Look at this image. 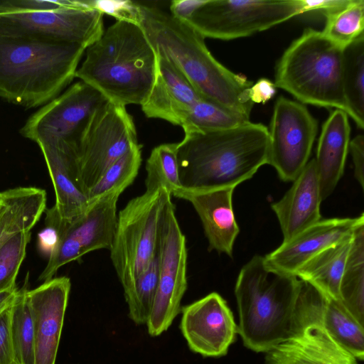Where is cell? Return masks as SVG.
<instances>
[{
  "instance_id": "7",
  "label": "cell",
  "mask_w": 364,
  "mask_h": 364,
  "mask_svg": "<svg viewBox=\"0 0 364 364\" xmlns=\"http://www.w3.org/2000/svg\"><path fill=\"white\" fill-rule=\"evenodd\" d=\"M171 195L164 188L146 189L117 215L110 258L123 289L149 267L158 253L160 229Z\"/></svg>"
},
{
  "instance_id": "35",
  "label": "cell",
  "mask_w": 364,
  "mask_h": 364,
  "mask_svg": "<svg viewBox=\"0 0 364 364\" xmlns=\"http://www.w3.org/2000/svg\"><path fill=\"white\" fill-rule=\"evenodd\" d=\"M31 235V230L16 232L0 247V292L16 289V279Z\"/></svg>"
},
{
  "instance_id": "13",
  "label": "cell",
  "mask_w": 364,
  "mask_h": 364,
  "mask_svg": "<svg viewBox=\"0 0 364 364\" xmlns=\"http://www.w3.org/2000/svg\"><path fill=\"white\" fill-rule=\"evenodd\" d=\"M107 100L100 92L80 80L32 114L20 133L38 145L64 142L76 148L85 125Z\"/></svg>"
},
{
  "instance_id": "23",
  "label": "cell",
  "mask_w": 364,
  "mask_h": 364,
  "mask_svg": "<svg viewBox=\"0 0 364 364\" xmlns=\"http://www.w3.org/2000/svg\"><path fill=\"white\" fill-rule=\"evenodd\" d=\"M348 114L335 109L323 124L315 160L323 200L333 192L344 171L350 141Z\"/></svg>"
},
{
  "instance_id": "30",
  "label": "cell",
  "mask_w": 364,
  "mask_h": 364,
  "mask_svg": "<svg viewBox=\"0 0 364 364\" xmlns=\"http://www.w3.org/2000/svg\"><path fill=\"white\" fill-rule=\"evenodd\" d=\"M325 16L326 23L321 33L343 50L364 34L363 0H350L343 8Z\"/></svg>"
},
{
  "instance_id": "20",
  "label": "cell",
  "mask_w": 364,
  "mask_h": 364,
  "mask_svg": "<svg viewBox=\"0 0 364 364\" xmlns=\"http://www.w3.org/2000/svg\"><path fill=\"white\" fill-rule=\"evenodd\" d=\"M234 188L209 190L181 188L173 196L191 203L198 215L210 250L232 255L235 240L240 232L232 204Z\"/></svg>"
},
{
  "instance_id": "29",
  "label": "cell",
  "mask_w": 364,
  "mask_h": 364,
  "mask_svg": "<svg viewBox=\"0 0 364 364\" xmlns=\"http://www.w3.org/2000/svg\"><path fill=\"white\" fill-rule=\"evenodd\" d=\"M26 286L18 289L11 304V334L15 364H35L34 331Z\"/></svg>"
},
{
  "instance_id": "19",
  "label": "cell",
  "mask_w": 364,
  "mask_h": 364,
  "mask_svg": "<svg viewBox=\"0 0 364 364\" xmlns=\"http://www.w3.org/2000/svg\"><path fill=\"white\" fill-rule=\"evenodd\" d=\"M200 97L168 60L156 55L154 82L141 105L146 117L161 119L181 127L191 109Z\"/></svg>"
},
{
  "instance_id": "26",
  "label": "cell",
  "mask_w": 364,
  "mask_h": 364,
  "mask_svg": "<svg viewBox=\"0 0 364 364\" xmlns=\"http://www.w3.org/2000/svg\"><path fill=\"white\" fill-rule=\"evenodd\" d=\"M318 317L328 335L357 360L364 358V326L340 300L323 294Z\"/></svg>"
},
{
  "instance_id": "10",
  "label": "cell",
  "mask_w": 364,
  "mask_h": 364,
  "mask_svg": "<svg viewBox=\"0 0 364 364\" xmlns=\"http://www.w3.org/2000/svg\"><path fill=\"white\" fill-rule=\"evenodd\" d=\"M299 280L296 329L291 337L265 353L266 364H358L321 325L318 311L323 294Z\"/></svg>"
},
{
  "instance_id": "36",
  "label": "cell",
  "mask_w": 364,
  "mask_h": 364,
  "mask_svg": "<svg viewBox=\"0 0 364 364\" xmlns=\"http://www.w3.org/2000/svg\"><path fill=\"white\" fill-rule=\"evenodd\" d=\"M45 211V227L38 234L37 247L48 259L58 247L69 222L61 218L54 205Z\"/></svg>"
},
{
  "instance_id": "18",
  "label": "cell",
  "mask_w": 364,
  "mask_h": 364,
  "mask_svg": "<svg viewBox=\"0 0 364 364\" xmlns=\"http://www.w3.org/2000/svg\"><path fill=\"white\" fill-rule=\"evenodd\" d=\"M364 225V214L355 218L321 220L264 257L267 264L280 272L293 274L309 259L352 234Z\"/></svg>"
},
{
  "instance_id": "27",
  "label": "cell",
  "mask_w": 364,
  "mask_h": 364,
  "mask_svg": "<svg viewBox=\"0 0 364 364\" xmlns=\"http://www.w3.org/2000/svg\"><path fill=\"white\" fill-rule=\"evenodd\" d=\"M340 301L364 326V225L354 232L339 287Z\"/></svg>"
},
{
  "instance_id": "22",
  "label": "cell",
  "mask_w": 364,
  "mask_h": 364,
  "mask_svg": "<svg viewBox=\"0 0 364 364\" xmlns=\"http://www.w3.org/2000/svg\"><path fill=\"white\" fill-rule=\"evenodd\" d=\"M38 146L53 185L54 206L61 218L72 222L82 216L89 206L80 184L76 149L64 142Z\"/></svg>"
},
{
  "instance_id": "42",
  "label": "cell",
  "mask_w": 364,
  "mask_h": 364,
  "mask_svg": "<svg viewBox=\"0 0 364 364\" xmlns=\"http://www.w3.org/2000/svg\"><path fill=\"white\" fill-rule=\"evenodd\" d=\"M276 93V87L272 81L261 78L250 87V100L252 103L264 104Z\"/></svg>"
},
{
  "instance_id": "17",
  "label": "cell",
  "mask_w": 364,
  "mask_h": 364,
  "mask_svg": "<svg viewBox=\"0 0 364 364\" xmlns=\"http://www.w3.org/2000/svg\"><path fill=\"white\" fill-rule=\"evenodd\" d=\"M70 288V279L60 277L26 291L34 331L35 364H55Z\"/></svg>"
},
{
  "instance_id": "21",
  "label": "cell",
  "mask_w": 364,
  "mask_h": 364,
  "mask_svg": "<svg viewBox=\"0 0 364 364\" xmlns=\"http://www.w3.org/2000/svg\"><path fill=\"white\" fill-rule=\"evenodd\" d=\"M284 196L272 205L287 241L321 220L322 198L314 159L293 181Z\"/></svg>"
},
{
  "instance_id": "4",
  "label": "cell",
  "mask_w": 364,
  "mask_h": 364,
  "mask_svg": "<svg viewBox=\"0 0 364 364\" xmlns=\"http://www.w3.org/2000/svg\"><path fill=\"white\" fill-rule=\"evenodd\" d=\"M300 280L254 256L240 269L235 287L239 313L237 333L244 345L267 353L291 337L297 323Z\"/></svg>"
},
{
  "instance_id": "43",
  "label": "cell",
  "mask_w": 364,
  "mask_h": 364,
  "mask_svg": "<svg viewBox=\"0 0 364 364\" xmlns=\"http://www.w3.org/2000/svg\"><path fill=\"white\" fill-rule=\"evenodd\" d=\"M17 288L0 292V314L6 309L14 301L16 293Z\"/></svg>"
},
{
  "instance_id": "15",
  "label": "cell",
  "mask_w": 364,
  "mask_h": 364,
  "mask_svg": "<svg viewBox=\"0 0 364 364\" xmlns=\"http://www.w3.org/2000/svg\"><path fill=\"white\" fill-rule=\"evenodd\" d=\"M124 191H109L90 203L82 216L68 223L58 247L39 275L40 281L51 279L61 267L87 253L109 249L117 222V201Z\"/></svg>"
},
{
  "instance_id": "28",
  "label": "cell",
  "mask_w": 364,
  "mask_h": 364,
  "mask_svg": "<svg viewBox=\"0 0 364 364\" xmlns=\"http://www.w3.org/2000/svg\"><path fill=\"white\" fill-rule=\"evenodd\" d=\"M343 87L347 114L364 128V34L343 49Z\"/></svg>"
},
{
  "instance_id": "12",
  "label": "cell",
  "mask_w": 364,
  "mask_h": 364,
  "mask_svg": "<svg viewBox=\"0 0 364 364\" xmlns=\"http://www.w3.org/2000/svg\"><path fill=\"white\" fill-rule=\"evenodd\" d=\"M159 272L157 289L146 322L151 336L165 332L181 311L187 289L186 237L177 220L171 200L167 204L160 229Z\"/></svg>"
},
{
  "instance_id": "34",
  "label": "cell",
  "mask_w": 364,
  "mask_h": 364,
  "mask_svg": "<svg viewBox=\"0 0 364 364\" xmlns=\"http://www.w3.org/2000/svg\"><path fill=\"white\" fill-rule=\"evenodd\" d=\"M159 272L157 253L146 269L128 288L124 289L128 316L136 325L146 324L148 321L157 289Z\"/></svg>"
},
{
  "instance_id": "39",
  "label": "cell",
  "mask_w": 364,
  "mask_h": 364,
  "mask_svg": "<svg viewBox=\"0 0 364 364\" xmlns=\"http://www.w3.org/2000/svg\"><path fill=\"white\" fill-rule=\"evenodd\" d=\"M12 303L0 314V364H15L11 334Z\"/></svg>"
},
{
  "instance_id": "33",
  "label": "cell",
  "mask_w": 364,
  "mask_h": 364,
  "mask_svg": "<svg viewBox=\"0 0 364 364\" xmlns=\"http://www.w3.org/2000/svg\"><path fill=\"white\" fill-rule=\"evenodd\" d=\"M141 164V146H133L112 163L87 193L89 205L114 189L125 190L134 181Z\"/></svg>"
},
{
  "instance_id": "32",
  "label": "cell",
  "mask_w": 364,
  "mask_h": 364,
  "mask_svg": "<svg viewBox=\"0 0 364 364\" xmlns=\"http://www.w3.org/2000/svg\"><path fill=\"white\" fill-rule=\"evenodd\" d=\"M146 189L164 188L173 196L181 188L177 159V143L154 147L146 164Z\"/></svg>"
},
{
  "instance_id": "1",
  "label": "cell",
  "mask_w": 364,
  "mask_h": 364,
  "mask_svg": "<svg viewBox=\"0 0 364 364\" xmlns=\"http://www.w3.org/2000/svg\"><path fill=\"white\" fill-rule=\"evenodd\" d=\"M141 5L139 26L156 55L168 60L203 98L250 119L252 81L219 63L205 38L169 11Z\"/></svg>"
},
{
  "instance_id": "6",
  "label": "cell",
  "mask_w": 364,
  "mask_h": 364,
  "mask_svg": "<svg viewBox=\"0 0 364 364\" xmlns=\"http://www.w3.org/2000/svg\"><path fill=\"white\" fill-rule=\"evenodd\" d=\"M343 66V50L321 31L305 28L278 60L274 84L301 104L333 107L347 114Z\"/></svg>"
},
{
  "instance_id": "40",
  "label": "cell",
  "mask_w": 364,
  "mask_h": 364,
  "mask_svg": "<svg viewBox=\"0 0 364 364\" xmlns=\"http://www.w3.org/2000/svg\"><path fill=\"white\" fill-rule=\"evenodd\" d=\"M353 166L354 176L362 188H364V137L362 134L355 136L349 144Z\"/></svg>"
},
{
  "instance_id": "41",
  "label": "cell",
  "mask_w": 364,
  "mask_h": 364,
  "mask_svg": "<svg viewBox=\"0 0 364 364\" xmlns=\"http://www.w3.org/2000/svg\"><path fill=\"white\" fill-rule=\"evenodd\" d=\"M303 14L318 11L324 16L348 5L350 0H300Z\"/></svg>"
},
{
  "instance_id": "8",
  "label": "cell",
  "mask_w": 364,
  "mask_h": 364,
  "mask_svg": "<svg viewBox=\"0 0 364 364\" xmlns=\"http://www.w3.org/2000/svg\"><path fill=\"white\" fill-rule=\"evenodd\" d=\"M303 14L300 0H201L188 24L204 38L251 36Z\"/></svg>"
},
{
  "instance_id": "37",
  "label": "cell",
  "mask_w": 364,
  "mask_h": 364,
  "mask_svg": "<svg viewBox=\"0 0 364 364\" xmlns=\"http://www.w3.org/2000/svg\"><path fill=\"white\" fill-rule=\"evenodd\" d=\"M89 6L102 14L109 15L117 21H127L139 26L140 3L130 0H87Z\"/></svg>"
},
{
  "instance_id": "5",
  "label": "cell",
  "mask_w": 364,
  "mask_h": 364,
  "mask_svg": "<svg viewBox=\"0 0 364 364\" xmlns=\"http://www.w3.org/2000/svg\"><path fill=\"white\" fill-rule=\"evenodd\" d=\"M85 50L76 43L0 36V97L26 108L43 106L75 77Z\"/></svg>"
},
{
  "instance_id": "31",
  "label": "cell",
  "mask_w": 364,
  "mask_h": 364,
  "mask_svg": "<svg viewBox=\"0 0 364 364\" xmlns=\"http://www.w3.org/2000/svg\"><path fill=\"white\" fill-rule=\"evenodd\" d=\"M249 121L250 119L201 97L191 109L181 127L184 134L205 132L233 128Z\"/></svg>"
},
{
  "instance_id": "9",
  "label": "cell",
  "mask_w": 364,
  "mask_h": 364,
  "mask_svg": "<svg viewBox=\"0 0 364 364\" xmlns=\"http://www.w3.org/2000/svg\"><path fill=\"white\" fill-rule=\"evenodd\" d=\"M138 144L133 118L126 107L107 100L98 108L76 144L79 181L86 196L107 168Z\"/></svg>"
},
{
  "instance_id": "25",
  "label": "cell",
  "mask_w": 364,
  "mask_h": 364,
  "mask_svg": "<svg viewBox=\"0 0 364 364\" xmlns=\"http://www.w3.org/2000/svg\"><path fill=\"white\" fill-rule=\"evenodd\" d=\"M353 234L312 257L295 272L294 276L311 284L324 296L340 300L341 279Z\"/></svg>"
},
{
  "instance_id": "3",
  "label": "cell",
  "mask_w": 364,
  "mask_h": 364,
  "mask_svg": "<svg viewBox=\"0 0 364 364\" xmlns=\"http://www.w3.org/2000/svg\"><path fill=\"white\" fill-rule=\"evenodd\" d=\"M85 52L75 77L114 103L144 102L154 82L156 55L140 26L116 21Z\"/></svg>"
},
{
  "instance_id": "14",
  "label": "cell",
  "mask_w": 364,
  "mask_h": 364,
  "mask_svg": "<svg viewBox=\"0 0 364 364\" xmlns=\"http://www.w3.org/2000/svg\"><path fill=\"white\" fill-rule=\"evenodd\" d=\"M318 122L301 103L284 97L274 107L268 129V163L284 181H293L309 161Z\"/></svg>"
},
{
  "instance_id": "2",
  "label": "cell",
  "mask_w": 364,
  "mask_h": 364,
  "mask_svg": "<svg viewBox=\"0 0 364 364\" xmlns=\"http://www.w3.org/2000/svg\"><path fill=\"white\" fill-rule=\"evenodd\" d=\"M268 129L250 121L217 131L185 133L177 143L181 188H235L268 163Z\"/></svg>"
},
{
  "instance_id": "16",
  "label": "cell",
  "mask_w": 364,
  "mask_h": 364,
  "mask_svg": "<svg viewBox=\"0 0 364 364\" xmlns=\"http://www.w3.org/2000/svg\"><path fill=\"white\" fill-rule=\"evenodd\" d=\"M181 331L188 348L203 357L227 354L237 326L225 299L212 292L181 309Z\"/></svg>"
},
{
  "instance_id": "11",
  "label": "cell",
  "mask_w": 364,
  "mask_h": 364,
  "mask_svg": "<svg viewBox=\"0 0 364 364\" xmlns=\"http://www.w3.org/2000/svg\"><path fill=\"white\" fill-rule=\"evenodd\" d=\"M103 14L80 5L55 10L0 14V36L76 43L88 48L104 33Z\"/></svg>"
},
{
  "instance_id": "38",
  "label": "cell",
  "mask_w": 364,
  "mask_h": 364,
  "mask_svg": "<svg viewBox=\"0 0 364 364\" xmlns=\"http://www.w3.org/2000/svg\"><path fill=\"white\" fill-rule=\"evenodd\" d=\"M79 4V0H6L0 1V14L55 10Z\"/></svg>"
},
{
  "instance_id": "24",
  "label": "cell",
  "mask_w": 364,
  "mask_h": 364,
  "mask_svg": "<svg viewBox=\"0 0 364 364\" xmlns=\"http://www.w3.org/2000/svg\"><path fill=\"white\" fill-rule=\"evenodd\" d=\"M46 193L36 187L0 192V247L16 232L31 230L46 210Z\"/></svg>"
}]
</instances>
